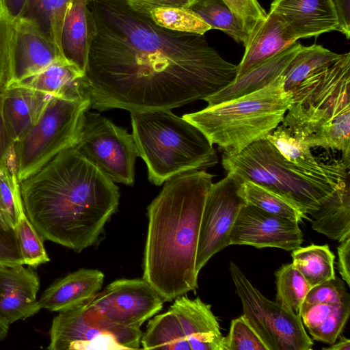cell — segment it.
Returning <instances> with one entry per match:
<instances>
[{
	"instance_id": "6da1fadb",
	"label": "cell",
	"mask_w": 350,
	"mask_h": 350,
	"mask_svg": "<svg viewBox=\"0 0 350 350\" xmlns=\"http://www.w3.org/2000/svg\"><path fill=\"white\" fill-rule=\"evenodd\" d=\"M91 40L83 77L91 108L171 110L220 91L237 77L204 35L157 25L127 0H88Z\"/></svg>"
},
{
	"instance_id": "7a4b0ae2",
	"label": "cell",
	"mask_w": 350,
	"mask_h": 350,
	"mask_svg": "<svg viewBox=\"0 0 350 350\" xmlns=\"http://www.w3.org/2000/svg\"><path fill=\"white\" fill-rule=\"evenodd\" d=\"M25 214L43 239L76 252L94 245L118 208V187L75 147L20 182Z\"/></svg>"
},
{
	"instance_id": "3957f363",
	"label": "cell",
	"mask_w": 350,
	"mask_h": 350,
	"mask_svg": "<svg viewBox=\"0 0 350 350\" xmlns=\"http://www.w3.org/2000/svg\"><path fill=\"white\" fill-rule=\"evenodd\" d=\"M214 175L195 170L167 180L147 207L143 277L163 301L195 291L196 255L205 199Z\"/></svg>"
},
{
	"instance_id": "277c9868",
	"label": "cell",
	"mask_w": 350,
	"mask_h": 350,
	"mask_svg": "<svg viewBox=\"0 0 350 350\" xmlns=\"http://www.w3.org/2000/svg\"><path fill=\"white\" fill-rule=\"evenodd\" d=\"M280 125L312 148L337 150L350 165V53L309 75L291 92Z\"/></svg>"
},
{
	"instance_id": "5b68a950",
	"label": "cell",
	"mask_w": 350,
	"mask_h": 350,
	"mask_svg": "<svg viewBox=\"0 0 350 350\" xmlns=\"http://www.w3.org/2000/svg\"><path fill=\"white\" fill-rule=\"evenodd\" d=\"M131 120L138 157L146 164L149 180L156 185L218 163L217 152L204 135L170 109L131 112Z\"/></svg>"
},
{
	"instance_id": "8992f818",
	"label": "cell",
	"mask_w": 350,
	"mask_h": 350,
	"mask_svg": "<svg viewBox=\"0 0 350 350\" xmlns=\"http://www.w3.org/2000/svg\"><path fill=\"white\" fill-rule=\"evenodd\" d=\"M285 74L250 94L183 118L196 126L224 154L234 155L251 144L265 139L282 122L291 105L285 91Z\"/></svg>"
},
{
	"instance_id": "52a82bcc",
	"label": "cell",
	"mask_w": 350,
	"mask_h": 350,
	"mask_svg": "<svg viewBox=\"0 0 350 350\" xmlns=\"http://www.w3.org/2000/svg\"><path fill=\"white\" fill-rule=\"evenodd\" d=\"M221 164L227 174L239 183L250 180L282 192L306 215L349 182V170L318 173L289 162L267 138L251 144L237 154H223Z\"/></svg>"
},
{
	"instance_id": "ba28073f",
	"label": "cell",
	"mask_w": 350,
	"mask_h": 350,
	"mask_svg": "<svg viewBox=\"0 0 350 350\" xmlns=\"http://www.w3.org/2000/svg\"><path fill=\"white\" fill-rule=\"evenodd\" d=\"M89 99L51 96L37 123L14 145L19 182L40 170L62 150L77 144Z\"/></svg>"
},
{
	"instance_id": "9c48e42d",
	"label": "cell",
	"mask_w": 350,
	"mask_h": 350,
	"mask_svg": "<svg viewBox=\"0 0 350 350\" xmlns=\"http://www.w3.org/2000/svg\"><path fill=\"white\" fill-rule=\"evenodd\" d=\"M141 345L144 349L224 350V336L211 305L186 295L175 298L166 312L150 319Z\"/></svg>"
},
{
	"instance_id": "30bf717a",
	"label": "cell",
	"mask_w": 350,
	"mask_h": 350,
	"mask_svg": "<svg viewBox=\"0 0 350 350\" xmlns=\"http://www.w3.org/2000/svg\"><path fill=\"white\" fill-rule=\"evenodd\" d=\"M59 312L50 329V350L137 349L142 332L109 321L91 300Z\"/></svg>"
},
{
	"instance_id": "8fae6325",
	"label": "cell",
	"mask_w": 350,
	"mask_h": 350,
	"mask_svg": "<svg viewBox=\"0 0 350 350\" xmlns=\"http://www.w3.org/2000/svg\"><path fill=\"white\" fill-rule=\"evenodd\" d=\"M229 270L243 315L268 350L312 349L313 341L298 314L266 298L232 261Z\"/></svg>"
},
{
	"instance_id": "7c38bea8",
	"label": "cell",
	"mask_w": 350,
	"mask_h": 350,
	"mask_svg": "<svg viewBox=\"0 0 350 350\" xmlns=\"http://www.w3.org/2000/svg\"><path fill=\"white\" fill-rule=\"evenodd\" d=\"M75 148L115 183L133 185L138 154L125 129L88 109Z\"/></svg>"
},
{
	"instance_id": "4fadbf2b",
	"label": "cell",
	"mask_w": 350,
	"mask_h": 350,
	"mask_svg": "<svg viewBox=\"0 0 350 350\" xmlns=\"http://www.w3.org/2000/svg\"><path fill=\"white\" fill-rule=\"evenodd\" d=\"M240 183L227 174L207 193L200 228L196 269L199 273L210 258L230 245V234L241 208L246 203Z\"/></svg>"
},
{
	"instance_id": "5bb4252c",
	"label": "cell",
	"mask_w": 350,
	"mask_h": 350,
	"mask_svg": "<svg viewBox=\"0 0 350 350\" xmlns=\"http://www.w3.org/2000/svg\"><path fill=\"white\" fill-rule=\"evenodd\" d=\"M163 301L146 280L135 278L111 282L94 296L91 304L109 321L140 328L162 310Z\"/></svg>"
},
{
	"instance_id": "9a60e30c",
	"label": "cell",
	"mask_w": 350,
	"mask_h": 350,
	"mask_svg": "<svg viewBox=\"0 0 350 350\" xmlns=\"http://www.w3.org/2000/svg\"><path fill=\"white\" fill-rule=\"evenodd\" d=\"M303 234L299 222L278 216L245 203L230 234V245L256 248L277 247L293 251L301 246Z\"/></svg>"
},
{
	"instance_id": "2e32d148",
	"label": "cell",
	"mask_w": 350,
	"mask_h": 350,
	"mask_svg": "<svg viewBox=\"0 0 350 350\" xmlns=\"http://www.w3.org/2000/svg\"><path fill=\"white\" fill-rule=\"evenodd\" d=\"M269 13L283 23L295 41L339 29L332 0H273Z\"/></svg>"
},
{
	"instance_id": "e0dca14e",
	"label": "cell",
	"mask_w": 350,
	"mask_h": 350,
	"mask_svg": "<svg viewBox=\"0 0 350 350\" xmlns=\"http://www.w3.org/2000/svg\"><path fill=\"white\" fill-rule=\"evenodd\" d=\"M39 288V277L32 269L0 265V322L9 325L37 314L41 310Z\"/></svg>"
},
{
	"instance_id": "ac0fdd59",
	"label": "cell",
	"mask_w": 350,
	"mask_h": 350,
	"mask_svg": "<svg viewBox=\"0 0 350 350\" xmlns=\"http://www.w3.org/2000/svg\"><path fill=\"white\" fill-rule=\"evenodd\" d=\"M60 60L66 59L34 25L23 18L14 22L11 83L31 77Z\"/></svg>"
},
{
	"instance_id": "d6986e66",
	"label": "cell",
	"mask_w": 350,
	"mask_h": 350,
	"mask_svg": "<svg viewBox=\"0 0 350 350\" xmlns=\"http://www.w3.org/2000/svg\"><path fill=\"white\" fill-rule=\"evenodd\" d=\"M104 274L98 269H81L55 281L38 300L40 309L62 312L81 305L100 291Z\"/></svg>"
},
{
	"instance_id": "ffe728a7",
	"label": "cell",
	"mask_w": 350,
	"mask_h": 350,
	"mask_svg": "<svg viewBox=\"0 0 350 350\" xmlns=\"http://www.w3.org/2000/svg\"><path fill=\"white\" fill-rule=\"evenodd\" d=\"M49 94L31 88L10 85L2 100L4 122L15 143L39 120L51 98Z\"/></svg>"
},
{
	"instance_id": "44dd1931",
	"label": "cell",
	"mask_w": 350,
	"mask_h": 350,
	"mask_svg": "<svg viewBox=\"0 0 350 350\" xmlns=\"http://www.w3.org/2000/svg\"><path fill=\"white\" fill-rule=\"evenodd\" d=\"M303 45L296 41L280 53L246 72L217 93L206 98L208 105L229 100L260 90L287 69Z\"/></svg>"
},
{
	"instance_id": "7402d4cb",
	"label": "cell",
	"mask_w": 350,
	"mask_h": 350,
	"mask_svg": "<svg viewBox=\"0 0 350 350\" xmlns=\"http://www.w3.org/2000/svg\"><path fill=\"white\" fill-rule=\"evenodd\" d=\"M295 42L287 33L283 23L269 12L267 17L249 34L247 41L243 44L245 47L244 54L237 65L236 78Z\"/></svg>"
},
{
	"instance_id": "603a6c76",
	"label": "cell",
	"mask_w": 350,
	"mask_h": 350,
	"mask_svg": "<svg viewBox=\"0 0 350 350\" xmlns=\"http://www.w3.org/2000/svg\"><path fill=\"white\" fill-rule=\"evenodd\" d=\"M88 0H72L66 10L60 33L64 58L85 74L90 43L91 21Z\"/></svg>"
},
{
	"instance_id": "cb8c5ba5",
	"label": "cell",
	"mask_w": 350,
	"mask_h": 350,
	"mask_svg": "<svg viewBox=\"0 0 350 350\" xmlns=\"http://www.w3.org/2000/svg\"><path fill=\"white\" fill-rule=\"evenodd\" d=\"M83 75L74 65L60 60L31 77L11 84L67 100H80L89 99L83 88Z\"/></svg>"
},
{
	"instance_id": "d4e9b609",
	"label": "cell",
	"mask_w": 350,
	"mask_h": 350,
	"mask_svg": "<svg viewBox=\"0 0 350 350\" xmlns=\"http://www.w3.org/2000/svg\"><path fill=\"white\" fill-rule=\"evenodd\" d=\"M312 228L341 242L350 237L349 182L338 188L319 206L309 213Z\"/></svg>"
},
{
	"instance_id": "484cf974",
	"label": "cell",
	"mask_w": 350,
	"mask_h": 350,
	"mask_svg": "<svg viewBox=\"0 0 350 350\" xmlns=\"http://www.w3.org/2000/svg\"><path fill=\"white\" fill-rule=\"evenodd\" d=\"M289 162L305 170L318 173H334L349 170L343 161L331 163L319 161L311 148L291 136L280 124L266 137Z\"/></svg>"
},
{
	"instance_id": "4316f807",
	"label": "cell",
	"mask_w": 350,
	"mask_h": 350,
	"mask_svg": "<svg viewBox=\"0 0 350 350\" xmlns=\"http://www.w3.org/2000/svg\"><path fill=\"white\" fill-rule=\"evenodd\" d=\"M240 183L239 193L246 203L267 213L298 222L308 219L300 206L282 192L250 180Z\"/></svg>"
},
{
	"instance_id": "83f0119b",
	"label": "cell",
	"mask_w": 350,
	"mask_h": 350,
	"mask_svg": "<svg viewBox=\"0 0 350 350\" xmlns=\"http://www.w3.org/2000/svg\"><path fill=\"white\" fill-rule=\"evenodd\" d=\"M72 1L27 0L21 18L34 25L54 44L62 55L61 29L67 8Z\"/></svg>"
},
{
	"instance_id": "f1b7e54d",
	"label": "cell",
	"mask_w": 350,
	"mask_h": 350,
	"mask_svg": "<svg viewBox=\"0 0 350 350\" xmlns=\"http://www.w3.org/2000/svg\"><path fill=\"white\" fill-rule=\"evenodd\" d=\"M293 265L312 287L334 278L335 256L327 245L299 247L291 254Z\"/></svg>"
},
{
	"instance_id": "f546056e",
	"label": "cell",
	"mask_w": 350,
	"mask_h": 350,
	"mask_svg": "<svg viewBox=\"0 0 350 350\" xmlns=\"http://www.w3.org/2000/svg\"><path fill=\"white\" fill-rule=\"evenodd\" d=\"M342 56L321 45L302 46L285 74L284 90L290 92L301 81Z\"/></svg>"
},
{
	"instance_id": "4dcf8cb0",
	"label": "cell",
	"mask_w": 350,
	"mask_h": 350,
	"mask_svg": "<svg viewBox=\"0 0 350 350\" xmlns=\"http://www.w3.org/2000/svg\"><path fill=\"white\" fill-rule=\"evenodd\" d=\"M211 29L223 31L237 42L243 44L248 34L222 0H198L191 8Z\"/></svg>"
},
{
	"instance_id": "1f68e13d",
	"label": "cell",
	"mask_w": 350,
	"mask_h": 350,
	"mask_svg": "<svg viewBox=\"0 0 350 350\" xmlns=\"http://www.w3.org/2000/svg\"><path fill=\"white\" fill-rule=\"evenodd\" d=\"M276 302L299 315L311 286L293 263L282 265L275 272Z\"/></svg>"
},
{
	"instance_id": "d6a6232c",
	"label": "cell",
	"mask_w": 350,
	"mask_h": 350,
	"mask_svg": "<svg viewBox=\"0 0 350 350\" xmlns=\"http://www.w3.org/2000/svg\"><path fill=\"white\" fill-rule=\"evenodd\" d=\"M25 213L20 182L14 166L0 167V221L16 227Z\"/></svg>"
},
{
	"instance_id": "836d02e7",
	"label": "cell",
	"mask_w": 350,
	"mask_h": 350,
	"mask_svg": "<svg viewBox=\"0 0 350 350\" xmlns=\"http://www.w3.org/2000/svg\"><path fill=\"white\" fill-rule=\"evenodd\" d=\"M150 17L165 29L204 35L211 27L190 8H157L149 12Z\"/></svg>"
},
{
	"instance_id": "e575fe53",
	"label": "cell",
	"mask_w": 350,
	"mask_h": 350,
	"mask_svg": "<svg viewBox=\"0 0 350 350\" xmlns=\"http://www.w3.org/2000/svg\"><path fill=\"white\" fill-rule=\"evenodd\" d=\"M15 230L24 265L37 267L50 261L44 246V239L25 212L21 216Z\"/></svg>"
},
{
	"instance_id": "d590c367",
	"label": "cell",
	"mask_w": 350,
	"mask_h": 350,
	"mask_svg": "<svg viewBox=\"0 0 350 350\" xmlns=\"http://www.w3.org/2000/svg\"><path fill=\"white\" fill-rule=\"evenodd\" d=\"M224 346V350H268L243 314L232 321Z\"/></svg>"
},
{
	"instance_id": "8d00e7d4",
	"label": "cell",
	"mask_w": 350,
	"mask_h": 350,
	"mask_svg": "<svg viewBox=\"0 0 350 350\" xmlns=\"http://www.w3.org/2000/svg\"><path fill=\"white\" fill-rule=\"evenodd\" d=\"M350 314V296H347L337 308L317 327L308 330L315 340L332 345L340 336Z\"/></svg>"
},
{
	"instance_id": "74e56055",
	"label": "cell",
	"mask_w": 350,
	"mask_h": 350,
	"mask_svg": "<svg viewBox=\"0 0 350 350\" xmlns=\"http://www.w3.org/2000/svg\"><path fill=\"white\" fill-rule=\"evenodd\" d=\"M14 22L0 12V86L7 88L12 83V46Z\"/></svg>"
},
{
	"instance_id": "f35d334b",
	"label": "cell",
	"mask_w": 350,
	"mask_h": 350,
	"mask_svg": "<svg viewBox=\"0 0 350 350\" xmlns=\"http://www.w3.org/2000/svg\"><path fill=\"white\" fill-rule=\"evenodd\" d=\"M349 295L343 281L335 277L312 287L303 303L336 304Z\"/></svg>"
},
{
	"instance_id": "ab89813d",
	"label": "cell",
	"mask_w": 350,
	"mask_h": 350,
	"mask_svg": "<svg viewBox=\"0 0 350 350\" xmlns=\"http://www.w3.org/2000/svg\"><path fill=\"white\" fill-rule=\"evenodd\" d=\"M231 10L248 34L267 15L257 0H222Z\"/></svg>"
},
{
	"instance_id": "60d3db41",
	"label": "cell",
	"mask_w": 350,
	"mask_h": 350,
	"mask_svg": "<svg viewBox=\"0 0 350 350\" xmlns=\"http://www.w3.org/2000/svg\"><path fill=\"white\" fill-rule=\"evenodd\" d=\"M24 265L15 228L0 221V265Z\"/></svg>"
},
{
	"instance_id": "b9f144b4",
	"label": "cell",
	"mask_w": 350,
	"mask_h": 350,
	"mask_svg": "<svg viewBox=\"0 0 350 350\" xmlns=\"http://www.w3.org/2000/svg\"><path fill=\"white\" fill-rule=\"evenodd\" d=\"M341 303V302H340ZM340 303L336 304L303 303L299 316L308 330L319 325L337 308Z\"/></svg>"
},
{
	"instance_id": "7bdbcfd3",
	"label": "cell",
	"mask_w": 350,
	"mask_h": 350,
	"mask_svg": "<svg viewBox=\"0 0 350 350\" xmlns=\"http://www.w3.org/2000/svg\"><path fill=\"white\" fill-rule=\"evenodd\" d=\"M5 88L0 86V167L3 166H14L16 167L14 145L7 131L3 113L2 100Z\"/></svg>"
},
{
	"instance_id": "ee69618b",
	"label": "cell",
	"mask_w": 350,
	"mask_h": 350,
	"mask_svg": "<svg viewBox=\"0 0 350 350\" xmlns=\"http://www.w3.org/2000/svg\"><path fill=\"white\" fill-rule=\"evenodd\" d=\"M135 10L149 13L157 8H190L198 0H127Z\"/></svg>"
},
{
	"instance_id": "f6af8a7d",
	"label": "cell",
	"mask_w": 350,
	"mask_h": 350,
	"mask_svg": "<svg viewBox=\"0 0 350 350\" xmlns=\"http://www.w3.org/2000/svg\"><path fill=\"white\" fill-rule=\"evenodd\" d=\"M338 271L347 285H350V237L340 242L337 248Z\"/></svg>"
},
{
	"instance_id": "bcb514c9",
	"label": "cell",
	"mask_w": 350,
	"mask_h": 350,
	"mask_svg": "<svg viewBox=\"0 0 350 350\" xmlns=\"http://www.w3.org/2000/svg\"><path fill=\"white\" fill-rule=\"evenodd\" d=\"M336 12L338 31L350 38V0H332Z\"/></svg>"
},
{
	"instance_id": "7dc6e473",
	"label": "cell",
	"mask_w": 350,
	"mask_h": 350,
	"mask_svg": "<svg viewBox=\"0 0 350 350\" xmlns=\"http://www.w3.org/2000/svg\"><path fill=\"white\" fill-rule=\"evenodd\" d=\"M2 12L13 22L19 20L25 10L27 0H0Z\"/></svg>"
},
{
	"instance_id": "c3c4849f",
	"label": "cell",
	"mask_w": 350,
	"mask_h": 350,
	"mask_svg": "<svg viewBox=\"0 0 350 350\" xmlns=\"http://www.w3.org/2000/svg\"><path fill=\"white\" fill-rule=\"evenodd\" d=\"M327 350H349L350 340L344 336H340L338 342L331 345L330 347L323 348Z\"/></svg>"
},
{
	"instance_id": "681fc988",
	"label": "cell",
	"mask_w": 350,
	"mask_h": 350,
	"mask_svg": "<svg viewBox=\"0 0 350 350\" xmlns=\"http://www.w3.org/2000/svg\"><path fill=\"white\" fill-rule=\"evenodd\" d=\"M9 325L0 322V340H3L8 332Z\"/></svg>"
},
{
	"instance_id": "f907efd6",
	"label": "cell",
	"mask_w": 350,
	"mask_h": 350,
	"mask_svg": "<svg viewBox=\"0 0 350 350\" xmlns=\"http://www.w3.org/2000/svg\"><path fill=\"white\" fill-rule=\"evenodd\" d=\"M2 12V9H1V3H0V12Z\"/></svg>"
}]
</instances>
